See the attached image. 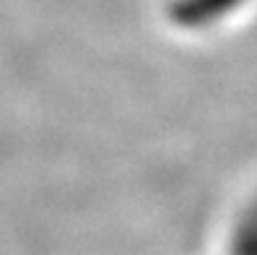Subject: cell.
<instances>
[{
	"instance_id": "obj_1",
	"label": "cell",
	"mask_w": 257,
	"mask_h": 255,
	"mask_svg": "<svg viewBox=\"0 0 257 255\" xmlns=\"http://www.w3.org/2000/svg\"><path fill=\"white\" fill-rule=\"evenodd\" d=\"M234 255H257V203L249 211V219H244L239 229V237L234 242Z\"/></svg>"
}]
</instances>
